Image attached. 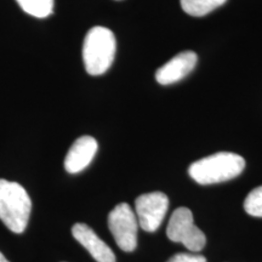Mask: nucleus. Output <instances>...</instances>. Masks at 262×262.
<instances>
[{
	"instance_id": "6e6552de",
	"label": "nucleus",
	"mask_w": 262,
	"mask_h": 262,
	"mask_svg": "<svg viewBox=\"0 0 262 262\" xmlns=\"http://www.w3.org/2000/svg\"><path fill=\"white\" fill-rule=\"evenodd\" d=\"M98 148L93 136H81L74 141L64 159V169L70 173H78L93 162Z\"/></svg>"
},
{
	"instance_id": "f8f14e48",
	"label": "nucleus",
	"mask_w": 262,
	"mask_h": 262,
	"mask_svg": "<svg viewBox=\"0 0 262 262\" xmlns=\"http://www.w3.org/2000/svg\"><path fill=\"white\" fill-rule=\"evenodd\" d=\"M244 209L249 215L262 217V186L249 193L244 201Z\"/></svg>"
},
{
	"instance_id": "ddd939ff",
	"label": "nucleus",
	"mask_w": 262,
	"mask_h": 262,
	"mask_svg": "<svg viewBox=\"0 0 262 262\" xmlns=\"http://www.w3.org/2000/svg\"><path fill=\"white\" fill-rule=\"evenodd\" d=\"M168 262H206V258L196 254H176Z\"/></svg>"
},
{
	"instance_id": "39448f33",
	"label": "nucleus",
	"mask_w": 262,
	"mask_h": 262,
	"mask_svg": "<svg viewBox=\"0 0 262 262\" xmlns=\"http://www.w3.org/2000/svg\"><path fill=\"white\" fill-rule=\"evenodd\" d=\"M108 227L118 247L131 253L137 247L139 222L135 211L126 203H120L108 215Z\"/></svg>"
},
{
	"instance_id": "9b49d317",
	"label": "nucleus",
	"mask_w": 262,
	"mask_h": 262,
	"mask_svg": "<svg viewBox=\"0 0 262 262\" xmlns=\"http://www.w3.org/2000/svg\"><path fill=\"white\" fill-rule=\"evenodd\" d=\"M26 14L45 18L54 11V0H16Z\"/></svg>"
},
{
	"instance_id": "20e7f679",
	"label": "nucleus",
	"mask_w": 262,
	"mask_h": 262,
	"mask_svg": "<svg viewBox=\"0 0 262 262\" xmlns=\"http://www.w3.org/2000/svg\"><path fill=\"white\" fill-rule=\"evenodd\" d=\"M166 235L173 243H181L191 251H201L206 244L205 234L194 225L192 211L179 208L169 220Z\"/></svg>"
},
{
	"instance_id": "4468645a",
	"label": "nucleus",
	"mask_w": 262,
	"mask_h": 262,
	"mask_svg": "<svg viewBox=\"0 0 262 262\" xmlns=\"http://www.w3.org/2000/svg\"><path fill=\"white\" fill-rule=\"evenodd\" d=\"M0 262H10V261H8V258H6L4 255L0 253Z\"/></svg>"
},
{
	"instance_id": "1a4fd4ad",
	"label": "nucleus",
	"mask_w": 262,
	"mask_h": 262,
	"mask_svg": "<svg viewBox=\"0 0 262 262\" xmlns=\"http://www.w3.org/2000/svg\"><path fill=\"white\" fill-rule=\"evenodd\" d=\"M72 234L97 262H116V255L113 254L112 249L88 225L75 224L72 228Z\"/></svg>"
},
{
	"instance_id": "7ed1b4c3",
	"label": "nucleus",
	"mask_w": 262,
	"mask_h": 262,
	"mask_svg": "<svg viewBox=\"0 0 262 262\" xmlns=\"http://www.w3.org/2000/svg\"><path fill=\"white\" fill-rule=\"evenodd\" d=\"M117 41L113 32L102 26L93 27L86 33L83 44L85 70L91 75H101L110 70L114 61Z\"/></svg>"
},
{
	"instance_id": "f03ea898",
	"label": "nucleus",
	"mask_w": 262,
	"mask_h": 262,
	"mask_svg": "<svg viewBox=\"0 0 262 262\" xmlns=\"http://www.w3.org/2000/svg\"><path fill=\"white\" fill-rule=\"evenodd\" d=\"M32 210L28 193L17 182L0 179V220L14 233H24Z\"/></svg>"
},
{
	"instance_id": "9d476101",
	"label": "nucleus",
	"mask_w": 262,
	"mask_h": 262,
	"mask_svg": "<svg viewBox=\"0 0 262 262\" xmlns=\"http://www.w3.org/2000/svg\"><path fill=\"white\" fill-rule=\"evenodd\" d=\"M227 0H180L183 11L186 14L201 17L220 8Z\"/></svg>"
},
{
	"instance_id": "0eeeda50",
	"label": "nucleus",
	"mask_w": 262,
	"mask_h": 262,
	"mask_svg": "<svg viewBox=\"0 0 262 262\" xmlns=\"http://www.w3.org/2000/svg\"><path fill=\"white\" fill-rule=\"evenodd\" d=\"M196 61H198V57L195 52H180L156 72V79L162 85L173 84L182 80L194 70Z\"/></svg>"
},
{
	"instance_id": "f257e3e1",
	"label": "nucleus",
	"mask_w": 262,
	"mask_h": 262,
	"mask_svg": "<svg viewBox=\"0 0 262 262\" xmlns=\"http://www.w3.org/2000/svg\"><path fill=\"white\" fill-rule=\"evenodd\" d=\"M244 168L243 157L231 152H219L191 164L188 173L199 185H214L237 178Z\"/></svg>"
},
{
	"instance_id": "423d86ee",
	"label": "nucleus",
	"mask_w": 262,
	"mask_h": 262,
	"mask_svg": "<svg viewBox=\"0 0 262 262\" xmlns=\"http://www.w3.org/2000/svg\"><path fill=\"white\" fill-rule=\"evenodd\" d=\"M168 209L169 199L163 192L145 193L135 201L137 222L146 232H156L160 227Z\"/></svg>"
}]
</instances>
